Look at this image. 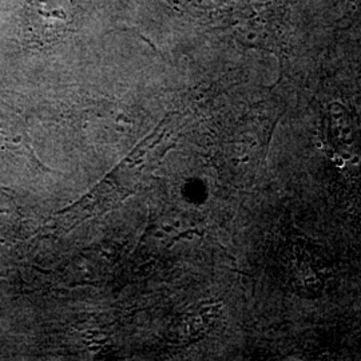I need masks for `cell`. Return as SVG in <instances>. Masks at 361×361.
<instances>
[{"label": "cell", "instance_id": "obj_1", "mask_svg": "<svg viewBox=\"0 0 361 361\" xmlns=\"http://www.w3.org/2000/svg\"><path fill=\"white\" fill-rule=\"evenodd\" d=\"M324 128L329 143V159L341 180L361 183V147L352 111L334 101L325 106Z\"/></svg>", "mask_w": 361, "mask_h": 361}, {"label": "cell", "instance_id": "obj_2", "mask_svg": "<svg viewBox=\"0 0 361 361\" xmlns=\"http://www.w3.org/2000/svg\"><path fill=\"white\" fill-rule=\"evenodd\" d=\"M74 23L71 0H27L23 31L27 40L44 46L65 37Z\"/></svg>", "mask_w": 361, "mask_h": 361}, {"label": "cell", "instance_id": "obj_3", "mask_svg": "<svg viewBox=\"0 0 361 361\" xmlns=\"http://www.w3.org/2000/svg\"><path fill=\"white\" fill-rule=\"evenodd\" d=\"M320 256L313 253L310 247L295 244L286 253V268L290 280L300 290L319 293L324 285L323 262Z\"/></svg>", "mask_w": 361, "mask_h": 361}, {"label": "cell", "instance_id": "obj_4", "mask_svg": "<svg viewBox=\"0 0 361 361\" xmlns=\"http://www.w3.org/2000/svg\"><path fill=\"white\" fill-rule=\"evenodd\" d=\"M340 30H343L345 34H348L349 37L361 42V10L359 13L349 16L347 26L341 27Z\"/></svg>", "mask_w": 361, "mask_h": 361}, {"label": "cell", "instance_id": "obj_5", "mask_svg": "<svg viewBox=\"0 0 361 361\" xmlns=\"http://www.w3.org/2000/svg\"><path fill=\"white\" fill-rule=\"evenodd\" d=\"M348 8H347V18L352 16L353 13H359L361 10V0H347Z\"/></svg>", "mask_w": 361, "mask_h": 361}]
</instances>
